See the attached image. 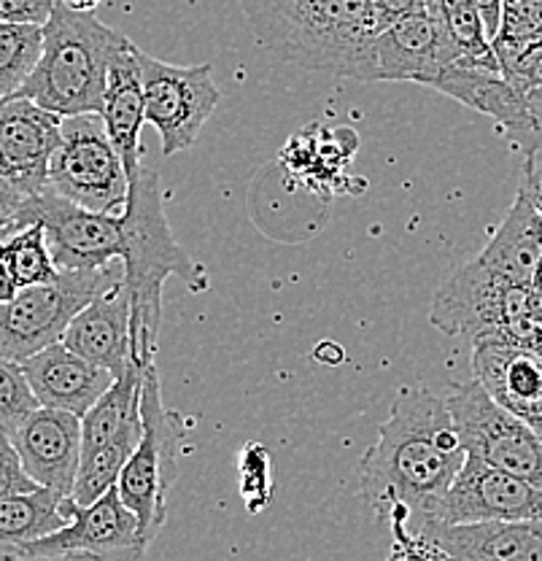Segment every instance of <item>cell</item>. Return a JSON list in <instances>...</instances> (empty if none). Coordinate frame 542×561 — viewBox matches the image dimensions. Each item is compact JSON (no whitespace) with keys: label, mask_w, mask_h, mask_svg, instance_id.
Returning <instances> with one entry per match:
<instances>
[{"label":"cell","mask_w":542,"mask_h":561,"mask_svg":"<svg viewBox=\"0 0 542 561\" xmlns=\"http://www.w3.org/2000/svg\"><path fill=\"white\" fill-rule=\"evenodd\" d=\"M464 456L446 400L427 386H405L361 459V494L381 522L416 535L433 522Z\"/></svg>","instance_id":"obj_1"},{"label":"cell","mask_w":542,"mask_h":561,"mask_svg":"<svg viewBox=\"0 0 542 561\" xmlns=\"http://www.w3.org/2000/svg\"><path fill=\"white\" fill-rule=\"evenodd\" d=\"M122 225V280L130 295V362L138 370L154 365L162 324V289L171 276L186 289L208 291V271L176 241L165 216L160 175L141 165L127 184Z\"/></svg>","instance_id":"obj_2"},{"label":"cell","mask_w":542,"mask_h":561,"mask_svg":"<svg viewBox=\"0 0 542 561\" xmlns=\"http://www.w3.org/2000/svg\"><path fill=\"white\" fill-rule=\"evenodd\" d=\"M254 41L278 60L370 81L378 35L372 0H241Z\"/></svg>","instance_id":"obj_3"},{"label":"cell","mask_w":542,"mask_h":561,"mask_svg":"<svg viewBox=\"0 0 542 561\" xmlns=\"http://www.w3.org/2000/svg\"><path fill=\"white\" fill-rule=\"evenodd\" d=\"M127 41L95 14H73L55 3L44 22L41 57L16 95L60 119L101 114L108 84V66L116 49Z\"/></svg>","instance_id":"obj_4"},{"label":"cell","mask_w":542,"mask_h":561,"mask_svg":"<svg viewBox=\"0 0 542 561\" xmlns=\"http://www.w3.org/2000/svg\"><path fill=\"white\" fill-rule=\"evenodd\" d=\"M141 440L122 467L116 494L136 516L141 540L151 548L157 531L165 526L168 494L178 478V459L189 437L184 416L178 411H168L162 402L157 365H149L141 373Z\"/></svg>","instance_id":"obj_5"},{"label":"cell","mask_w":542,"mask_h":561,"mask_svg":"<svg viewBox=\"0 0 542 561\" xmlns=\"http://www.w3.org/2000/svg\"><path fill=\"white\" fill-rule=\"evenodd\" d=\"M119 278L122 262L116 260L101 271H60L49 284L20 289L0 306V356L20 365L60 343L73 316Z\"/></svg>","instance_id":"obj_6"},{"label":"cell","mask_w":542,"mask_h":561,"mask_svg":"<svg viewBox=\"0 0 542 561\" xmlns=\"http://www.w3.org/2000/svg\"><path fill=\"white\" fill-rule=\"evenodd\" d=\"M127 173L97 114L68 116L49 160L51 192L73 206L119 216L127 203Z\"/></svg>","instance_id":"obj_7"},{"label":"cell","mask_w":542,"mask_h":561,"mask_svg":"<svg viewBox=\"0 0 542 561\" xmlns=\"http://www.w3.org/2000/svg\"><path fill=\"white\" fill-rule=\"evenodd\" d=\"M442 400L464 454L542 489V440L532 426L497 405L475 378L451 386Z\"/></svg>","instance_id":"obj_8"},{"label":"cell","mask_w":542,"mask_h":561,"mask_svg":"<svg viewBox=\"0 0 542 561\" xmlns=\"http://www.w3.org/2000/svg\"><path fill=\"white\" fill-rule=\"evenodd\" d=\"M143 116L162 140V154L173 157L200 138L203 125L219 105L211 62L173 66L138 49Z\"/></svg>","instance_id":"obj_9"},{"label":"cell","mask_w":542,"mask_h":561,"mask_svg":"<svg viewBox=\"0 0 542 561\" xmlns=\"http://www.w3.org/2000/svg\"><path fill=\"white\" fill-rule=\"evenodd\" d=\"M538 291L532 286L507 284L488 267L472 260L453 273L437 291L429 319L446 335H464L477 341L505 327L534 319Z\"/></svg>","instance_id":"obj_10"},{"label":"cell","mask_w":542,"mask_h":561,"mask_svg":"<svg viewBox=\"0 0 542 561\" xmlns=\"http://www.w3.org/2000/svg\"><path fill=\"white\" fill-rule=\"evenodd\" d=\"M146 557L149 546L141 540L136 516L111 486L92 505L81 507L71 500L68 524L33 540L20 561H146Z\"/></svg>","instance_id":"obj_11"},{"label":"cell","mask_w":542,"mask_h":561,"mask_svg":"<svg viewBox=\"0 0 542 561\" xmlns=\"http://www.w3.org/2000/svg\"><path fill=\"white\" fill-rule=\"evenodd\" d=\"M20 208L44 230L57 271H101L122 256L119 216L73 206L51 186L25 197Z\"/></svg>","instance_id":"obj_12"},{"label":"cell","mask_w":542,"mask_h":561,"mask_svg":"<svg viewBox=\"0 0 542 561\" xmlns=\"http://www.w3.org/2000/svg\"><path fill=\"white\" fill-rule=\"evenodd\" d=\"M481 522H542V489L475 456H464L427 526Z\"/></svg>","instance_id":"obj_13"},{"label":"cell","mask_w":542,"mask_h":561,"mask_svg":"<svg viewBox=\"0 0 542 561\" xmlns=\"http://www.w3.org/2000/svg\"><path fill=\"white\" fill-rule=\"evenodd\" d=\"M62 119L27 98H0V181L31 197L49 186Z\"/></svg>","instance_id":"obj_14"},{"label":"cell","mask_w":542,"mask_h":561,"mask_svg":"<svg viewBox=\"0 0 542 561\" xmlns=\"http://www.w3.org/2000/svg\"><path fill=\"white\" fill-rule=\"evenodd\" d=\"M459 51L427 9L383 27L372 41L370 81H411L433 90L437 76L457 66Z\"/></svg>","instance_id":"obj_15"},{"label":"cell","mask_w":542,"mask_h":561,"mask_svg":"<svg viewBox=\"0 0 542 561\" xmlns=\"http://www.w3.org/2000/svg\"><path fill=\"white\" fill-rule=\"evenodd\" d=\"M22 467L38 489L71 496L81 461V419L66 411L36 408L9 435Z\"/></svg>","instance_id":"obj_16"},{"label":"cell","mask_w":542,"mask_h":561,"mask_svg":"<svg viewBox=\"0 0 542 561\" xmlns=\"http://www.w3.org/2000/svg\"><path fill=\"white\" fill-rule=\"evenodd\" d=\"M472 370L497 405L534 432L542 430V354L503 341H475Z\"/></svg>","instance_id":"obj_17"},{"label":"cell","mask_w":542,"mask_h":561,"mask_svg":"<svg viewBox=\"0 0 542 561\" xmlns=\"http://www.w3.org/2000/svg\"><path fill=\"white\" fill-rule=\"evenodd\" d=\"M62 346L84 356L92 365L103 367L119 378L130 362V295L125 280H114L108 289L92 297L81 308L62 335Z\"/></svg>","instance_id":"obj_18"},{"label":"cell","mask_w":542,"mask_h":561,"mask_svg":"<svg viewBox=\"0 0 542 561\" xmlns=\"http://www.w3.org/2000/svg\"><path fill=\"white\" fill-rule=\"evenodd\" d=\"M20 367L25 373V381L31 386L38 408L66 411L79 419L114 383V376L108 370L92 365L84 356L73 354L62 343H55V346L27 356L25 362H20Z\"/></svg>","instance_id":"obj_19"},{"label":"cell","mask_w":542,"mask_h":561,"mask_svg":"<svg viewBox=\"0 0 542 561\" xmlns=\"http://www.w3.org/2000/svg\"><path fill=\"white\" fill-rule=\"evenodd\" d=\"M103 130L119 154L127 181L143 165L141 157V130L143 116V92H141V68H138V46L130 38L116 49L108 66V84L101 105Z\"/></svg>","instance_id":"obj_20"},{"label":"cell","mask_w":542,"mask_h":561,"mask_svg":"<svg viewBox=\"0 0 542 561\" xmlns=\"http://www.w3.org/2000/svg\"><path fill=\"white\" fill-rule=\"evenodd\" d=\"M433 90L453 101L470 105L477 114L492 116L499 130L510 138L516 149H521L529 133V108L527 90L507 81L499 70H486L475 66H451L437 76Z\"/></svg>","instance_id":"obj_21"},{"label":"cell","mask_w":542,"mask_h":561,"mask_svg":"<svg viewBox=\"0 0 542 561\" xmlns=\"http://www.w3.org/2000/svg\"><path fill=\"white\" fill-rule=\"evenodd\" d=\"M418 535L453 561H542V522L424 526Z\"/></svg>","instance_id":"obj_22"},{"label":"cell","mask_w":542,"mask_h":561,"mask_svg":"<svg viewBox=\"0 0 542 561\" xmlns=\"http://www.w3.org/2000/svg\"><path fill=\"white\" fill-rule=\"evenodd\" d=\"M475 260L507 284H534L542 265V216L527 192H518L499 230Z\"/></svg>","instance_id":"obj_23"},{"label":"cell","mask_w":542,"mask_h":561,"mask_svg":"<svg viewBox=\"0 0 542 561\" xmlns=\"http://www.w3.org/2000/svg\"><path fill=\"white\" fill-rule=\"evenodd\" d=\"M499 73L518 87L538 84L542 62V0H503V20L492 41Z\"/></svg>","instance_id":"obj_24"},{"label":"cell","mask_w":542,"mask_h":561,"mask_svg":"<svg viewBox=\"0 0 542 561\" xmlns=\"http://www.w3.org/2000/svg\"><path fill=\"white\" fill-rule=\"evenodd\" d=\"M71 496L49 489L14 494L0 500V561H20L33 540L51 535L68 524Z\"/></svg>","instance_id":"obj_25"},{"label":"cell","mask_w":542,"mask_h":561,"mask_svg":"<svg viewBox=\"0 0 542 561\" xmlns=\"http://www.w3.org/2000/svg\"><path fill=\"white\" fill-rule=\"evenodd\" d=\"M141 373L127 367L81 416V456L122 437H141Z\"/></svg>","instance_id":"obj_26"},{"label":"cell","mask_w":542,"mask_h":561,"mask_svg":"<svg viewBox=\"0 0 542 561\" xmlns=\"http://www.w3.org/2000/svg\"><path fill=\"white\" fill-rule=\"evenodd\" d=\"M427 11L459 51V66L499 70L492 41L472 0H427Z\"/></svg>","instance_id":"obj_27"},{"label":"cell","mask_w":542,"mask_h":561,"mask_svg":"<svg viewBox=\"0 0 542 561\" xmlns=\"http://www.w3.org/2000/svg\"><path fill=\"white\" fill-rule=\"evenodd\" d=\"M138 440H141V437H122V440L106 443V446L81 456L79 472H76V481L71 489V500L76 505H92V502L101 500L111 486H116L122 467L127 465L130 454L136 451Z\"/></svg>","instance_id":"obj_28"},{"label":"cell","mask_w":542,"mask_h":561,"mask_svg":"<svg viewBox=\"0 0 542 561\" xmlns=\"http://www.w3.org/2000/svg\"><path fill=\"white\" fill-rule=\"evenodd\" d=\"M44 46V25L0 22V98L20 92L36 68Z\"/></svg>","instance_id":"obj_29"},{"label":"cell","mask_w":542,"mask_h":561,"mask_svg":"<svg viewBox=\"0 0 542 561\" xmlns=\"http://www.w3.org/2000/svg\"><path fill=\"white\" fill-rule=\"evenodd\" d=\"M0 249H3L5 260H9L11 273H14L20 289L49 284V280L60 276L55 260H51L49 245H46L41 225H27L25 230H20L9 241L0 243Z\"/></svg>","instance_id":"obj_30"},{"label":"cell","mask_w":542,"mask_h":561,"mask_svg":"<svg viewBox=\"0 0 542 561\" xmlns=\"http://www.w3.org/2000/svg\"><path fill=\"white\" fill-rule=\"evenodd\" d=\"M38 408L25 373L16 362L0 356V432L11 435Z\"/></svg>","instance_id":"obj_31"},{"label":"cell","mask_w":542,"mask_h":561,"mask_svg":"<svg viewBox=\"0 0 542 561\" xmlns=\"http://www.w3.org/2000/svg\"><path fill=\"white\" fill-rule=\"evenodd\" d=\"M241 472H243V496L249 502V511L256 513L270 502V456L267 448L260 443L243 448L241 454Z\"/></svg>","instance_id":"obj_32"},{"label":"cell","mask_w":542,"mask_h":561,"mask_svg":"<svg viewBox=\"0 0 542 561\" xmlns=\"http://www.w3.org/2000/svg\"><path fill=\"white\" fill-rule=\"evenodd\" d=\"M38 486L31 481V476L22 467L20 454L14 451L11 446L9 435L0 432V500L3 496H14V494H31Z\"/></svg>","instance_id":"obj_33"},{"label":"cell","mask_w":542,"mask_h":561,"mask_svg":"<svg viewBox=\"0 0 542 561\" xmlns=\"http://www.w3.org/2000/svg\"><path fill=\"white\" fill-rule=\"evenodd\" d=\"M392 535L394 546L387 561H453L446 551H440L433 540H427V537L422 535H411V531H405L397 524L392 526Z\"/></svg>","instance_id":"obj_34"},{"label":"cell","mask_w":542,"mask_h":561,"mask_svg":"<svg viewBox=\"0 0 542 561\" xmlns=\"http://www.w3.org/2000/svg\"><path fill=\"white\" fill-rule=\"evenodd\" d=\"M51 9H55V0H0V22L44 25Z\"/></svg>","instance_id":"obj_35"},{"label":"cell","mask_w":542,"mask_h":561,"mask_svg":"<svg viewBox=\"0 0 542 561\" xmlns=\"http://www.w3.org/2000/svg\"><path fill=\"white\" fill-rule=\"evenodd\" d=\"M527 108H529V133L523 138L521 151L527 157L542 151V81L527 90Z\"/></svg>","instance_id":"obj_36"},{"label":"cell","mask_w":542,"mask_h":561,"mask_svg":"<svg viewBox=\"0 0 542 561\" xmlns=\"http://www.w3.org/2000/svg\"><path fill=\"white\" fill-rule=\"evenodd\" d=\"M372 9H376L378 33H381L383 27L402 20V16L427 9V0H372Z\"/></svg>","instance_id":"obj_37"},{"label":"cell","mask_w":542,"mask_h":561,"mask_svg":"<svg viewBox=\"0 0 542 561\" xmlns=\"http://www.w3.org/2000/svg\"><path fill=\"white\" fill-rule=\"evenodd\" d=\"M472 5H475L483 27H486L488 41H494L499 31V20H503V0H472Z\"/></svg>","instance_id":"obj_38"},{"label":"cell","mask_w":542,"mask_h":561,"mask_svg":"<svg viewBox=\"0 0 542 561\" xmlns=\"http://www.w3.org/2000/svg\"><path fill=\"white\" fill-rule=\"evenodd\" d=\"M16 291H20V284H16L14 273H11L9 260H5L3 249H0V306H3V302L14 300Z\"/></svg>","instance_id":"obj_39"},{"label":"cell","mask_w":542,"mask_h":561,"mask_svg":"<svg viewBox=\"0 0 542 561\" xmlns=\"http://www.w3.org/2000/svg\"><path fill=\"white\" fill-rule=\"evenodd\" d=\"M22 201H25V195H22L20 190H14L11 184L0 181V216L9 214V210H14Z\"/></svg>","instance_id":"obj_40"},{"label":"cell","mask_w":542,"mask_h":561,"mask_svg":"<svg viewBox=\"0 0 542 561\" xmlns=\"http://www.w3.org/2000/svg\"><path fill=\"white\" fill-rule=\"evenodd\" d=\"M55 3L62 5V9L73 11V14H92L103 0H55Z\"/></svg>","instance_id":"obj_41"},{"label":"cell","mask_w":542,"mask_h":561,"mask_svg":"<svg viewBox=\"0 0 542 561\" xmlns=\"http://www.w3.org/2000/svg\"><path fill=\"white\" fill-rule=\"evenodd\" d=\"M538 81H542V62H540V68H538Z\"/></svg>","instance_id":"obj_42"},{"label":"cell","mask_w":542,"mask_h":561,"mask_svg":"<svg viewBox=\"0 0 542 561\" xmlns=\"http://www.w3.org/2000/svg\"><path fill=\"white\" fill-rule=\"evenodd\" d=\"M538 437H540V440H542V430H540V432H538Z\"/></svg>","instance_id":"obj_43"}]
</instances>
